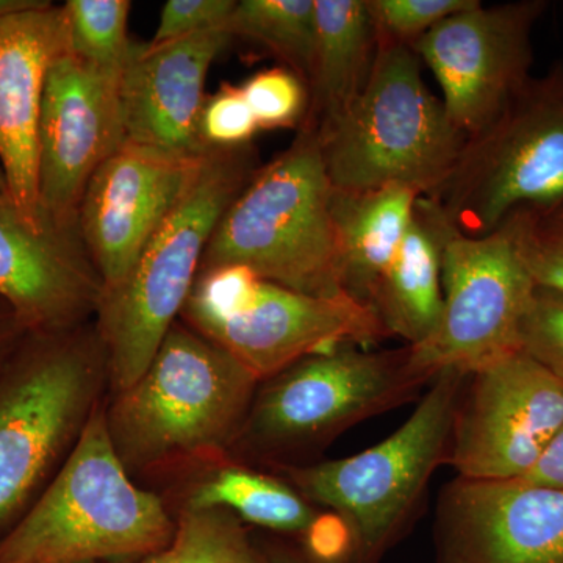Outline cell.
I'll return each instance as SVG.
<instances>
[{
    "mask_svg": "<svg viewBox=\"0 0 563 563\" xmlns=\"http://www.w3.org/2000/svg\"><path fill=\"white\" fill-rule=\"evenodd\" d=\"M258 383L228 351L177 320L139 379L107 398L114 453L144 488L190 463L231 454Z\"/></svg>",
    "mask_w": 563,
    "mask_h": 563,
    "instance_id": "6da1fadb",
    "label": "cell"
},
{
    "mask_svg": "<svg viewBox=\"0 0 563 563\" xmlns=\"http://www.w3.org/2000/svg\"><path fill=\"white\" fill-rule=\"evenodd\" d=\"M110 385L95 321L25 333L0 374V537L60 473Z\"/></svg>",
    "mask_w": 563,
    "mask_h": 563,
    "instance_id": "7a4b0ae2",
    "label": "cell"
},
{
    "mask_svg": "<svg viewBox=\"0 0 563 563\" xmlns=\"http://www.w3.org/2000/svg\"><path fill=\"white\" fill-rule=\"evenodd\" d=\"M432 380L415 368L407 344L347 343L307 355L258 383L231 455L272 473L310 465L347 429L413 401Z\"/></svg>",
    "mask_w": 563,
    "mask_h": 563,
    "instance_id": "3957f363",
    "label": "cell"
},
{
    "mask_svg": "<svg viewBox=\"0 0 563 563\" xmlns=\"http://www.w3.org/2000/svg\"><path fill=\"white\" fill-rule=\"evenodd\" d=\"M261 166L252 144L207 151L184 198L129 273L103 287L92 321L109 352L110 393L128 388L150 365L179 320L218 222Z\"/></svg>",
    "mask_w": 563,
    "mask_h": 563,
    "instance_id": "277c9868",
    "label": "cell"
},
{
    "mask_svg": "<svg viewBox=\"0 0 563 563\" xmlns=\"http://www.w3.org/2000/svg\"><path fill=\"white\" fill-rule=\"evenodd\" d=\"M332 198L320 131L306 121L224 211L199 273L239 265L303 295H343Z\"/></svg>",
    "mask_w": 563,
    "mask_h": 563,
    "instance_id": "5b68a950",
    "label": "cell"
},
{
    "mask_svg": "<svg viewBox=\"0 0 563 563\" xmlns=\"http://www.w3.org/2000/svg\"><path fill=\"white\" fill-rule=\"evenodd\" d=\"M174 532L161 496L136 484L114 453L103 402L35 506L0 537V563L144 559Z\"/></svg>",
    "mask_w": 563,
    "mask_h": 563,
    "instance_id": "8992f818",
    "label": "cell"
},
{
    "mask_svg": "<svg viewBox=\"0 0 563 563\" xmlns=\"http://www.w3.org/2000/svg\"><path fill=\"white\" fill-rule=\"evenodd\" d=\"M470 374L440 373L398 431L362 453L274 472L350 532L351 563H383L417 520L433 473L446 465Z\"/></svg>",
    "mask_w": 563,
    "mask_h": 563,
    "instance_id": "52a82bcc",
    "label": "cell"
},
{
    "mask_svg": "<svg viewBox=\"0 0 563 563\" xmlns=\"http://www.w3.org/2000/svg\"><path fill=\"white\" fill-rule=\"evenodd\" d=\"M320 139L335 190L401 185L420 195L442 187L466 143L422 80L420 57L396 43H379L362 95Z\"/></svg>",
    "mask_w": 563,
    "mask_h": 563,
    "instance_id": "ba28073f",
    "label": "cell"
},
{
    "mask_svg": "<svg viewBox=\"0 0 563 563\" xmlns=\"http://www.w3.org/2000/svg\"><path fill=\"white\" fill-rule=\"evenodd\" d=\"M179 320L258 380L339 344L368 346L390 339L377 314L346 292L303 295L239 265L199 273Z\"/></svg>",
    "mask_w": 563,
    "mask_h": 563,
    "instance_id": "9c48e42d",
    "label": "cell"
},
{
    "mask_svg": "<svg viewBox=\"0 0 563 563\" xmlns=\"http://www.w3.org/2000/svg\"><path fill=\"white\" fill-rule=\"evenodd\" d=\"M463 235L484 236L515 213L563 203V62L531 77L483 132L466 140L432 192Z\"/></svg>",
    "mask_w": 563,
    "mask_h": 563,
    "instance_id": "30bf717a",
    "label": "cell"
},
{
    "mask_svg": "<svg viewBox=\"0 0 563 563\" xmlns=\"http://www.w3.org/2000/svg\"><path fill=\"white\" fill-rule=\"evenodd\" d=\"M443 306L435 329L410 347L415 368L473 374L521 351L537 284L518 243L515 214L484 236L451 233L443 251Z\"/></svg>",
    "mask_w": 563,
    "mask_h": 563,
    "instance_id": "8fae6325",
    "label": "cell"
},
{
    "mask_svg": "<svg viewBox=\"0 0 563 563\" xmlns=\"http://www.w3.org/2000/svg\"><path fill=\"white\" fill-rule=\"evenodd\" d=\"M563 424V380L523 351L470 374L448 466L468 481L523 479Z\"/></svg>",
    "mask_w": 563,
    "mask_h": 563,
    "instance_id": "7c38bea8",
    "label": "cell"
},
{
    "mask_svg": "<svg viewBox=\"0 0 563 563\" xmlns=\"http://www.w3.org/2000/svg\"><path fill=\"white\" fill-rule=\"evenodd\" d=\"M547 10L543 0L479 2L413 44L442 87L448 118L466 140L488 128L531 79L532 32Z\"/></svg>",
    "mask_w": 563,
    "mask_h": 563,
    "instance_id": "4fadbf2b",
    "label": "cell"
},
{
    "mask_svg": "<svg viewBox=\"0 0 563 563\" xmlns=\"http://www.w3.org/2000/svg\"><path fill=\"white\" fill-rule=\"evenodd\" d=\"M120 80L69 52L52 65L38 124V198L47 220L76 224L88 181L128 140Z\"/></svg>",
    "mask_w": 563,
    "mask_h": 563,
    "instance_id": "5bb4252c",
    "label": "cell"
},
{
    "mask_svg": "<svg viewBox=\"0 0 563 563\" xmlns=\"http://www.w3.org/2000/svg\"><path fill=\"white\" fill-rule=\"evenodd\" d=\"M433 550L435 563H563V488L455 477L437 501Z\"/></svg>",
    "mask_w": 563,
    "mask_h": 563,
    "instance_id": "9a60e30c",
    "label": "cell"
},
{
    "mask_svg": "<svg viewBox=\"0 0 563 563\" xmlns=\"http://www.w3.org/2000/svg\"><path fill=\"white\" fill-rule=\"evenodd\" d=\"M202 157H180L125 140L95 173L77 222L103 287L129 273L184 198Z\"/></svg>",
    "mask_w": 563,
    "mask_h": 563,
    "instance_id": "2e32d148",
    "label": "cell"
},
{
    "mask_svg": "<svg viewBox=\"0 0 563 563\" xmlns=\"http://www.w3.org/2000/svg\"><path fill=\"white\" fill-rule=\"evenodd\" d=\"M102 291L79 222L33 224L9 195H0V296L29 332L87 324Z\"/></svg>",
    "mask_w": 563,
    "mask_h": 563,
    "instance_id": "e0dca14e",
    "label": "cell"
},
{
    "mask_svg": "<svg viewBox=\"0 0 563 563\" xmlns=\"http://www.w3.org/2000/svg\"><path fill=\"white\" fill-rule=\"evenodd\" d=\"M68 52L62 5L41 0L0 18V168L11 201L33 224L40 209L38 124L52 65Z\"/></svg>",
    "mask_w": 563,
    "mask_h": 563,
    "instance_id": "ac0fdd59",
    "label": "cell"
},
{
    "mask_svg": "<svg viewBox=\"0 0 563 563\" xmlns=\"http://www.w3.org/2000/svg\"><path fill=\"white\" fill-rule=\"evenodd\" d=\"M232 40L224 27L172 43H132L120 80L128 140L180 157L206 154L199 118L207 74Z\"/></svg>",
    "mask_w": 563,
    "mask_h": 563,
    "instance_id": "d6986e66",
    "label": "cell"
},
{
    "mask_svg": "<svg viewBox=\"0 0 563 563\" xmlns=\"http://www.w3.org/2000/svg\"><path fill=\"white\" fill-rule=\"evenodd\" d=\"M169 514L224 509L255 531L303 537L321 510L280 476L231 454L190 463L151 485Z\"/></svg>",
    "mask_w": 563,
    "mask_h": 563,
    "instance_id": "ffe728a7",
    "label": "cell"
},
{
    "mask_svg": "<svg viewBox=\"0 0 563 563\" xmlns=\"http://www.w3.org/2000/svg\"><path fill=\"white\" fill-rule=\"evenodd\" d=\"M454 231L442 206L432 196L421 195L401 246L369 299V309L388 335L399 336L409 346L424 342L439 322L444 244Z\"/></svg>",
    "mask_w": 563,
    "mask_h": 563,
    "instance_id": "44dd1931",
    "label": "cell"
},
{
    "mask_svg": "<svg viewBox=\"0 0 563 563\" xmlns=\"http://www.w3.org/2000/svg\"><path fill=\"white\" fill-rule=\"evenodd\" d=\"M420 192L401 185L369 191L333 188L332 218L343 290L369 307L377 282L401 246Z\"/></svg>",
    "mask_w": 563,
    "mask_h": 563,
    "instance_id": "7402d4cb",
    "label": "cell"
},
{
    "mask_svg": "<svg viewBox=\"0 0 563 563\" xmlns=\"http://www.w3.org/2000/svg\"><path fill=\"white\" fill-rule=\"evenodd\" d=\"M317 49L307 120L322 132L351 109L376 62V27L366 0H314Z\"/></svg>",
    "mask_w": 563,
    "mask_h": 563,
    "instance_id": "603a6c76",
    "label": "cell"
},
{
    "mask_svg": "<svg viewBox=\"0 0 563 563\" xmlns=\"http://www.w3.org/2000/svg\"><path fill=\"white\" fill-rule=\"evenodd\" d=\"M225 29L233 40L261 44L309 87L317 49L314 0H240Z\"/></svg>",
    "mask_w": 563,
    "mask_h": 563,
    "instance_id": "cb8c5ba5",
    "label": "cell"
},
{
    "mask_svg": "<svg viewBox=\"0 0 563 563\" xmlns=\"http://www.w3.org/2000/svg\"><path fill=\"white\" fill-rule=\"evenodd\" d=\"M172 543L141 563H263L254 529L224 509L174 515Z\"/></svg>",
    "mask_w": 563,
    "mask_h": 563,
    "instance_id": "d4e9b609",
    "label": "cell"
},
{
    "mask_svg": "<svg viewBox=\"0 0 563 563\" xmlns=\"http://www.w3.org/2000/svg\"><path fill=\"white\" fill-rule=\"evenodd\" d=\"M62 9L69 54L92 68L121 76L133 43L128 33L132 2L68 0Z\"/></svg>",
    "mask_w": 563,
    "mask_h": 563,
    "instance_id": "484cf974",
    "label": "cell"
},
{
    "mask_svg": "<svg viewBox=\"0 0 563 563\" xmlns=\"http://www.w3.org/2000/svg\"><path fill=\"white\" fill-rule=\"evenodd\" d=\"M261 131L296 129L306 122L310 92L306 81L284 66L258 70L242 85Z\"/></svg>",
    "mask_w": 563,
    "mask_h": 563,
    "instance_id": "4316f807",
    "label": "cell"
},
{
    "mask_svg": "<svg viewBox=\"0 0 563 563\" xmlns=\"http://www.w3.org/2000/svg\"><path fill=\"white\" fill-rule=\"evenodd\" d=\"M521 255L537 287L563 292V203L515 213Z\"/></svg>",
    "mask_w": 563,
    "mask_h": 563,
    "instance_id": "83f0119b",
    "label": "cell"
},
{
    "mask_svg": "<svg viewBox=\"0 0 563 563\" xmlns=\"http://www.w3.org/2000/svg\"><path fill=\"white\" fill-rule=\"evenodd\" d=\"M477 3L479 0H366L377 43L409 47L446 18Z\"/></svg>",
    "mask_w": 563,
    "mask_h": 563,
    "instance_id": "f1b7e54d",
    "label": "cell"
},
{
    "mask_svg": "<svg viewBox=\"0 0 563 563\" xmlns=\"http://www.w3.org/2000/svg\"><path fill=\"white\" fill-rule=\"evenodd\" d=\"M258 131L242 85L222 84L207 96L199 118V139L207 151L247 146Z\"/></svg>",
    "mask_w": 563,
    "mask_h": 563,
    "instance_id": "f546056e",
    "label": "cell"
},
{
    "mask_svg": "<svg viewBox=\"0 0 563 563\" xmlns=\"http://www.w3.org/2000/svg\"><path fill=\"white\" fill-rule=\"evenodd\" d=\"M521 351L563 380V292L536 288L521 328Z\"/></svg>",
    "mask_w": 563,
    "mask_h": 563,
    "instance_id": "4dcf8cb0",
    "label": "cell"
},
{
    "mask_svg": "<svg viewBox=\"0 0 563 563\" xmlns=\"http://www.w3.org/2000/svg\"><path fill=\"white\" fill-rule=\"evenodd\" d=\"M236 0H169L165 3L151 44L172 43L228 25Z\"/></svg>",
    "mask_w": 563,
    "mask_h": 563,
    "instance_id": "1f68e13d",
    "label": "cell"
},
{
    "mask_svg": "<svg viewBox=\"0 0 563 563\" xmlns=\"http://www.w3.org/2000/svg\"><path fill=\"white\" fill-rule=\"evenodd\" d=\"M263 563H351L347 559L325 558L312 550L301 537L255 531Z\"/></svg>",
    "mask_w": 563,
    "mask_h": 563,
    "instance_id": "d6a6232c",
    "label": "cell"
},
{
    "mask_svg": "<svg viewBox=\"0 0 563 563\" xmlns=\"http://www.w3.org/2000/svg\"><path fill=\"white\" fill-rule=\"evenodd\" d=\"M533 484L563 488V424L532 472L523 477Z\"/></svg>",
    "mask_w": 563,
    "mask_h": 563,
    "instance_id": "836d02e7",
    "label": "cell"
},
{
    "mask_svg": "<svg viewBox=\"0 0 563 563\" xmlns=\"http://www.w3.org/2000/svg\"><path fill=\"white\" fill-rule=\"evenodd\" d=\"M27 332L13 307L0 296V374Z\"/></svg>",
    "mask_w": 563,
    "mask_h": 563,
    "instance_id": "e575fe53",
    "label": "cell"
},
{
    "mask_svg": "<svg viewBox=\"0 0 563 563\" xmlns=\"http://www.w3.org/2000/svg\"><path fill=\"white\" fill-rule=\"evenodd\" d=\"M41 0H0V18L32 7L38 5Z\"/></svg>",
    "mask_w": 563,
    "mask_h": 563,
    "instance_id": "d590c367",
    "label": "cell"
},
{
    "mask_svg": "<svg viewBox=\"0 0 563 563\" xmlns=\"http://www.w3.org/2000/svg\"><path fill=\"white\" fill-rule=\"evenodd\" d=\"M143 559H114V561H99L90 563H141Z\"/></svg>",
    "mask_w": 563,
    "mask_h": 563,
    "instance_id": "8d00e7d4",
    "label": "cell"
},
{
    "mask_svg": "<svg viewBox=\"0 0 563 563\" xmlns=\"http://www.w3.org/2000/svg\"><path fill=\"white\" fill-rule=\"evenodd\" d=\"M0 195H9V187H7L5 176H3L2 168H0Z\"/></svg>",
    "mask_w": 563,
    "mask_h": 563,
    "instance_id": "74e56055",
    "label": "cell"
}]
</instances>
